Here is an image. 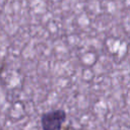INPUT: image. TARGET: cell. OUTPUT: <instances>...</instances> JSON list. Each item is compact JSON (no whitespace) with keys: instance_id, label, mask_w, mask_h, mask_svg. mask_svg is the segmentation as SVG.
<instances>
[{"instance_id":"1","label":"cell","mask_w":130,"mask_h":130,"mask_svg":"<svg viewBox=\"0 0 130 130\" xmlns=\"http://www.w3.org/2000/svg\"><path fill=\"white\" fill-rule=\"evenodd\" d=\"M66 119L67 113L63 109H55L45 112L42 114L40 120L42 130H62Z\"/></svg>"}]
</instances>
